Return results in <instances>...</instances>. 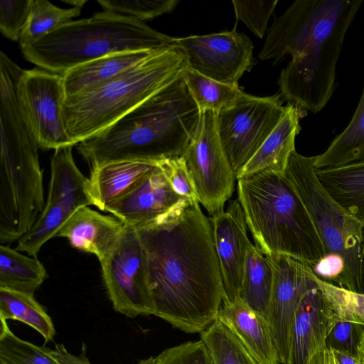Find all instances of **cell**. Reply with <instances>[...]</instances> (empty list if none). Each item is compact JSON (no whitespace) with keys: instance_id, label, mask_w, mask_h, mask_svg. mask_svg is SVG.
Returning <instances> with one entry per match:
<instances>
[{"instance_id":"obj_1","label":"cell","mask_w":364,"mask_h":364,"mask_svg":"<svg viewBox=\"0 0 364 364\" xmlns=\"http://www.w3.org/2000/svg\"><path fill=\"white\" fill-rule=\"evenodd\" d=\"M146 256L154 316L188 333L216 319L223 286L211 219L198 200L185 199L135 227Z\"/></svg>"},{"instance_id":"obj_2","label":"cell","mask_w":364,"mask_h":364,"mask_svg":"<svg viewBox=\"0 0 364 364\" xmlns=\"http://www.w3.org/2000/svg\"><path fill=\"white\" fill-rule=\"evenodd\" d=\"M363 0H296L275 18L258 55L291 60L278 84L284 100L320 112L336 89V65L346 33Z\"/></svg>"},{"instance_id":"obj_3","label":"cell","mask_w":364,"mask_h":364,"mask_svg":"<svg viewBox=\"0 0 364 364\" xmlns=\"http://www.w3.org/2000/svg\"><path fill=\"white\" fill-rule=\"evenodd\" d=\"M200 117L182 74L111 126L78 144L77 150L92 167L114 161L181 156Z\"/></svg>"},{"instance_id":"obj_4","label":"cell","mask_w":364,"mask_h":364,"mask_svg":"<svg viewBox=\"0 0 364 364\" xmlns=\"http://www.w3.org/2000/svg\"><path fill=\"white\" fill-rule=\"evenodd\" d=\"M237 200L255 246L314 267L324 256L322 240L284 173L263 171L237 180Z\"/></svg>"},{"instance_id":"obj_5","label":"cell","mask_w":364,"mask_h":364,"mask_svg":"<svg viewBox=\"0 0 364 364\" xmlns=\"http://www.w3.org/2000/svg\"><path fill=\"white\" fill-rule=\"evenodd\" d=\"M186 68L182 53L173 46L97 87L65 97L63 121L74 146L111 126L178 79Z\"/></svg>"},{"instance_id":"obj_6","label":"cell","mask_w":364,"mask_h":364,"mask_svg":"<svg viewBox=\"0 0 364 364\" xmlns=\"http://www.w3.org/2000/svg\"><path fill=\"white\" fill-rule=\"evenodd\" d=\"M173 39L144 22L103 11L71 21L21 50L31 63L63 75L112 53L173 46Z\"/></svg>"},{"instance_id":"obj_7","label":"cell","mask_w":364,"mask_h":364,"mask_svg":"<svg viewBox=\"0 0 364 364\" xmlns=\"http://www.w3.org/2000/svg\"><path fill=\"white\" fill-rule=\"evenodd\" d=\"M314 162V156L294 151L284 175L314 223L325 255L338 254L344 260L345 270L336 286L358 293L363 226L327 192L317 177Z\"/></svg>"},{"instance_id":"obj_8","label":"cell","mask_w":364,"mask_h":364,"mask_svg":"<svg viewBox=\"0 0 364 364\" xmlns=\"http://www.w3.org/2000/svg\"><path fill=\"white\" fill-rule=\"evenodd\" d=\"M91 205L88 178L77 166L73 146L55 150L50 159V176L43 208L30 230L17 241L16 249L37 257L43 245L58 236L77 210Z\"/></svg>"},{"instance_id":"obj_9","label":"cell","mask_w":364,"mask_h":364,"mask_svg":"<svg viewBox=\"0 0 364 364\" xmlns=\"http://www.w3.org/2000/svg\"><path fill=\"white\" fill-rule=\"evenodd\" d=\"M280 94L256 97L245 93L216 112L219 137L235 178L283 116Z\"/></svg>"},{"instance_id":"obj_10","label":"cell","mask_w":364,"mask_h":364,"mask_svg":"<svg viewBox=\"0 0 364 364\" xmlns=\"http://www.w3.org/2000/svg\"><path fill=\"white\" fill-rule=\"evenodd\" d=\"M100 263L115 311L131 318L154 314L145 252L135 227L124 225L115 247Z\"/></svg>"},{"instance_id":"obj_11","label":"cell","mask_w":364,"mask_h":364,"mask_svg":"<svg viewBox=\"0 0 364 364\" xmlns=\"http://www.w3.org/2000/svg\"><path fill=\"white\" fill-rule=\"evenodd\" d=\"M181 156L191 173L199 203L211 216L223 211L236 178L218 133L216 112H200L198 127Z\"/></svg>"},{"instance_id":"obj_12","label":"cell","mask_w":364,"mask_h":364,"mask_svg":"<svg viewBox=\"0 0 364 364\" xmlns=\"http://www.w3.org/2000/svg\"><path fill=\"white\" fill-rule=\"evenodd\" d=\"M18 92L26 119L44 150L73 146L63 121L65 98L62 75L43 69L24 70Z\"/></svg>"},{"instance_id":"obj_13","label":"cell","mask_w":364,"mask_h":364,"mask_svg":"<svg viewBox=\"0 0 364 364\" xmlns=\"http://www.w3.org/2000/svg\"><path fill=\"white\" fill-rule=\"evenodd\" d=\"M173 46L182 53L187 68L205 77L238 85L253 65V45L244 33L230 31L173 38Z\"/></svg>"},{"instance_id":"obj_14","label":"cell","mask_w":364,"mask_h":364,"mask_svg":"<svg viewBox=\"0 0 364 364\" xmlns=\"http://www.w3.org/2000/svg\"><path fill=\"white\" fill-rule=\"evenodd\" d=\"M273 268V287L267 321L279 360L289 364L291 334L297 309L306 294L317 285L313 267L282 254L267 256Z\"/></svg>"},{"instance_id":"obj_15","label":"cell","mask_w":364,"mask_h":364,"mask_svg":"<svg viewBox=\"0 0 364 364\" xmlns=\"http://www.w3.org/2000/svg\"><path fill=\"white\" fill-rule=\"evenodd\" d=\"M213 238L223 286V303L239 298L245 264L250 245L247 224L238 200L211 217Z\"/></svg>"},{"instance_id":"obj_16","label":"cell","mask_w":364,"mask_h":364,"mask_svg":"<svg viewBox=\"0 0 364 364\" xmlns=\"http://www.w3.org/2000/svg\"><path fill=\"white\" fill-rule=\"evenodd\" d=\"M160 161L134 189L109 205L106 212L124 225L137 227L155 220L187 199L173 190Z\"/></svg>"},{"instance_id":"obj_17","label":"cell","mask_w":364,"mask_h":364,"mask_svg":"<svg viewBox=\"0 0 364 364\" xmlns=\"http://www.w3.org/2000/svg\"><path fill=\"white\" fill-rule=\"evenodd\" d=\"M336 323L328 302L316 285L304 296L296 313L289 364H309L316 354L326 349L327 338Z\"/></svg>"},{"instance_id":"obj_18","label":"cell","mask_w":364,"mask_h":364,"mask_svg":"<svg viewBox=\"0 0 364 364\" xmlns=\"http://www.w3.org/2000/svg\"><path fill=\"white\" fill-rule=\"evenodd\" d=\"M124 227L115 216L85 206L65 223L58 236L66 238L74 248L95 255L100 262L115 247Z\"/></svg>"},{"instance_id":"obj_19","label":"cell","mask_w":364,"mask_h":364,"mask_svg":"<svg viewBox=\"0 0 364 364\" xmlns=\"http://www.w3.org/2000/svg\"><path fill=\"white\" fill-rule=\"evenodd\" d=\"M160 161L122 160L92 167L88 178L93 205L102 211L136 186Z\"/></svg>"},{"instance_id":"obj_20","label":"cell","mask_w":364,"mask_h":364,"mask_svg":"<svg viewBox=\"0 0 364 364\" xmlns=\"http://www.w3.org/2000/svg\"><path fill=\"white\" fill-rule=\"evenodd\" d=\"M217 318L230 328L261 364H281L268 321L240 298L222 303Z\"/></svg>"},{"instance_id":"obj_21","label":"cell","mask_w":364,"mask_h":364,"mask_svg":"<svg viewBox=\"0 0 364 364\" xmlns=\"http://www.w3.org/2000/svg\"><path fill=\"white\" fill-rule=\"evenodd\" d=\"M302 110L293 104L286 105L281 119L240 171L237 180L263 171L284 173L291 154L296 151L295 139L301 130Z\"/></svg>"},{"instance_id":"obj_22","label":"cell","mask_w":364,"mask_h":364,"mask_svg":"<svg viewBox=\"0 0 364 364\" xmlns=\"http://www.w3.org/2000/svg\"><path fill=\"white\" fill-rule=\"evenodd\" d=\"M157 50L112 53L68 70L62 75L65 97L92 90L108 82Z\"/></svg>"},{"instance_id":"obj_23","label":"cell","mask_w":364,"mask_h":364,"mask_svg":"<svg viewBox=\"0 0 364 364\" xmlns=\"http://www.w3.org/2000/svg\"><path fill=\"white\" fill-rule=\"evenodd\" d=\"M316 173L331 196L364 226V161L317 169Z\"/></svg>"},{"instance_id":"obj_24","label":"cell","mask_w":364,"mask_h":364,"mask_svg":"<svg viewBox=\"0 0 364 364\" xmlns=\"http://www.w3.org/2000/svg\"><path fill=\"white\" fill-rule=\"evenodd\" d=\"M364 161V85L351 120L326 150L314 156L315 169H323Z\"/></svg>"},{"instance_id":"obj_25","label":"cell","mask_w":364,"mask_h":364,"mask_svg":"<svg viewBox=\"0 0 364 364\" xmlns=\"http://www.w3.org/2000/svg\"><path fill=\"white\" fill-rule=\"evenodd\" d=\"M273 278L270 259L251 244L246 257L239 298L267 320Z\"/></svg>"},{"instance_id":"obj_26","label":"cell","mask_w":364,"mask_h":364,"mask_svg":"<svg viewBox=\"0 0 364 364\" xmlns=\"http://www.w3.org/2000/svg\"><path fill=\"white\" fill-rule=\"evenodd\" d=\"M0 245V287L34 294L48 274L37 257Z\"/></svg>"},{"instance_id":"obj_27","label":"cell","mask_w":364,"mask_h":364,"mask_svg":"<svg viewBox=\"0 0 364 364\" xmlns=\"http://www.w3.org/2000/svg\"><path fill=\"white\" fill-rule=\"evenodd\" d=\"M0 318L31 326L43 338L45 346L56 334L52 318L32 294L0 287Z\"/></svg>"},{"instance_id":"obj_28","label":"cell","mask_w":364,"mask_h":364,"mask_svg":"<svg viewBox=\"0 0 364 364\" xmlns=\"http://www.w3.org/2000/svg\"><path fill=\"white\" fill-rule=\"evenodd\" d=\"M214 364H261L225 323L216 319L200 333Z\"/></svg>"},{"instance_id":"obj_29","label":"cell","mask_w":364,"mask_h":364,"mask_svg":"<svg viewBox=\"0 0 364 364\" xmlns=\"http://www.w3.org/2000/svg\"><path fill=\"white\" fill-rule=\"evenodd\" d=\"M81 7L59 8L47 0H33L19 39L21 49L30 46L81 14Z\"/></svg>"},{"instance_id":"obj_30","label":"cell","mask_w":364,"mask_h":364,"mask_svg":"<svg viewBox=\"0 0 364 364\" xmlns=\"http://www.w3.org/2000/svg\"><path fill=\"white\" fill-rule=\"evenodd\" d=\"M188 90L200 112H218L242 97L238 85L225 84L205 77L188 68L183 73Z\"/></svg>"},{"instance_id":"obj_31","label":"cell","mask_w":364,"mask_h":364,"mask_svg":"<svg viewBox=\"0 0 364 364\" xmlns=\"http://www.w3.org/2000/svg\"><path fill=\"white\" fill-rule=\"evenodd\" d=\"M0 364H60L49 354V348L21 339L0 318Z\"/></svg>"},{"instance_id":"obj_32","label":"cell","mask_w":364,"mask_h":364,"mask_svg":"<svg viewBox=\"0 0 364 364\" xmlns=\"http://www.w3.org/2000/svg\"><path fill=\"white\" fill-rule=\"evenodd\" d=\"M315 279L337 322L348 321L364 326V294L338 287L316 275Z\"/></svg>"},{"instance_id":"obj_33","label":"cell","mask_w":364,"mask_h":364,"mask_svg":"<svg viewBox=\"0 0 364 364\" xmlns=\"http://www.w3.org/2000/svg\"><path fill=\"white\" fill-rule=\"evenodd\" d=\"M103 11L144 22L171 12L178 0H98Z\"/></svg>"},{"instance_id":"obj_34","label":"cell","mask_w":364,"mask_h":364,"mask_svg":"<svg viewBox=\"0 0 364 364\" xmlns=\"http://www.w3.org/2000/svg\"><path fill=\"white\" fill-rule=\"evenodd\" d=\"M232 2L237 21L243 22L257 37L262 38L278 0Z\"/></svg>"},{"instance_id":"obj_35","label":"cell","mask_w":364,"mask_h":364,"mask_svg":"<svg viewBox=\"0 0 364 364\" xmlns=\"http://www.w3.org/2000/svg\"><path fill=\"white\" fill-rule=\"evenodd\" d=\"M149 364H214L210 353L202 340L188 341L168 348Z\"/></svg>"},{"instance_id":"obj_36","label":"cell","mask_w":364,"mask_h":364,"mask_svg":"<svg viewBox=\"0 0 364 364\" xmlns=\"http://www.w3.org/2000/svg\"><path fill=\"white\" fill-rule=\"evenodd\" d=\"M33 0H1L0 31L6 38L19 41Z\"/></svg>"},{"instance_id":"obj_37","label":"cell","mask_w":364,"mask_h":364,"mask_svg":"<svg viewBox=\"0 0 364 364\" xmlns=\"http://www.w3.org/2000/svg\"><path fill=\"white\" fill-rule=\"evenodd\" d=\"M160 166L177 194L189 200H198L193 179L181 156L161 160Z\"/></svg>"},{"instance_id":"obj_38","label":"cell","mask_w":364,"mask_h":364,"mask_svg":"<svg viewBox=\"0 0 364 364\" xmlns=\"http://www.w3.org/2000/svg\"><path fill=\"white\" fill-rule=\"evenodd\" d=\"M363 328V326L357 323L338 321L327 338L326 348L356 356L357 346Z\"/></svg>"},{"instance_id":"obj_39","label":"cell","mask_w":364,"mask_h":364,"mask_svg":"<svg viewBox=\"0 0 364 364\" xmlns=\"http://www.w3.org/2000/svg\"><path fill=\"white\" fill-rule=\"evenodd\" d=\"M345 270L343 259L338 254L325 255L313 267L320 279L337 285Z\"/></svg>"},{"instance_id":"obj_40","label":"cell","mask_w":364,"mask_h":364,"mask_svg":"<svg viewBox=\"0 0 364 364\" xmlns=\"http://www.w3.org/2000/svg\"><path fill=\"white\" fill-rule=\"evenodd\" d=\"M49 354L60 364H91L87 357V346L82 344L81 353L74 355L62 343H55L54 349L49 348Z\"/></svg>"},{"instance_id":"obj_41","label":"cell","mask_w":364,"mask_h":364,"mask_svg":"<svg viewBox=\"0 0 364 364\" xmlns=\"http://www.w3.org/2000/svg\"><path fill=\"white\" fill-rule=\"evenodd\" d=\"M309 364H341L336 356L333 350L331 348L316 354L311 360Z\"/></svg>"},{"instance_id":"obj_42","label":"cell","mask_w":364,"mask_h":364,"mask_svg":"<svg viewBox=\"0 0 364 364\" xmlns=\"http://www.w3.org/2000/svg\"><path fill=\"white\" fill-rule=\"evenodd\" d=\"M333 352L341 364H359L357 356L336 350Z\"/></svg>"},{"instance_id":"obj_43","label":"cell","mask_w":364,"mask_h":364,"mask_svg":"<svg viewBox=\"0 0 364 364\" xmlns=\"http://www.w3.org/2000/svg\"><path fill=\"white\" fill-rule=\"evenodd\" d=\"M358 293L364 294V226L363 237L361 245L360 267V285Z\"/></svg>"},{"instance_id":"obj_44","label":"cell","mask_w":364,"mask_h":364,"mask_svg":"<svg viewBox=\"0 0 364 364\" xmlns=\"http://www.w3.org/2000/svg\"><path fill=\"white\" fill-rule=\"evenodd\" d=\"M356 356L358 360V363L364 364V328L360 335L358 343L357 346Z\"/></svg>"},{"instance_id":"obj_45","label":"cell","mask_w":364,"mask_h":364,"mask_svg":"<svg viewBox=\"0 0 364 364\" xmlns=\"http://www.w3.org/2000/svg\"><path fill=\"white\" fill-rule=\"evenodd\" d=\"M66 4H71L72 6H73V7H81L82 8V6H84V4L87 1H84V0H78V1H63Z\"/></svg>"},{"instance_id":"obj_46","label":"cell","mask_w":364,"mask_h":364,"mask_svg":"<svg viewBox=\"0 0 364 364\" xmlns=\"http://www.w3.org/2000/svg\"><path fill=\"white\" fill-rule=\"evenodd\" d=\"M151 359H152V356H151L148 358H146V359L141 360L137 364H149Z\"/></svg>"}]
</instances>
